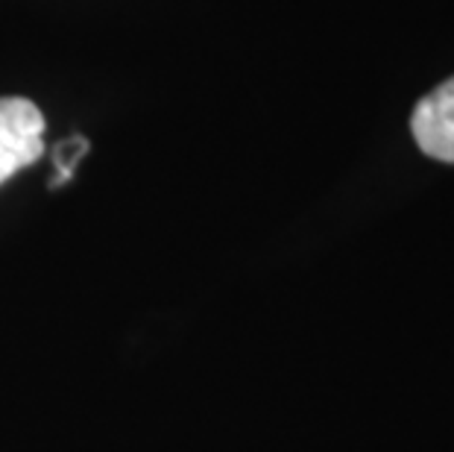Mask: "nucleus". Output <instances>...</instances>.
Returning <instances> with one entry per match:
<instances>
[{"instance_id":"nucleus-1","label":"nucleus","mask_w":454,"mask_h":452,"mask_svg":"<svg viewBox=\"0 0 454 452\" xmlns=\"http://www.w3.org/2000/svg\"><path fill=\"white\" fill-rule=\"evenodd\" d=\"M44 153V115L27 98H0V186Z\"/></svg>"},{"instance_id":"nucleus-2","label":"nucleus","mask_w":454,"mask_h":452,"mask_svg":"<svg viewBox=\"0 0 454 452\" xmlns=\"http://www.w3.org/2000/svg\"><path fill=\"white\" fill-rule=\"evenodd\" d=\"M411 132L425 156L454 165V76L417 103L411 115Z\"/></svg>"},{"instance_id":"nucleus-3","label":"nucleus","mask_w":454,"mask_h":452,"mask_svg":"<svg viewBox=\"0 0 454 452\" xmlns=\"http://www.w3.org/2000/svg\"><path fill=\"white\" fill-rule=\"evenodd\" d=\"M85 150H89V141L80 139V136L71 139V141H62L59 147H56V170H59V174H56V179L51 182L53 188L62 186L65 179H71L76 162L85 156Z\"/></svg>"}]
</instances>
